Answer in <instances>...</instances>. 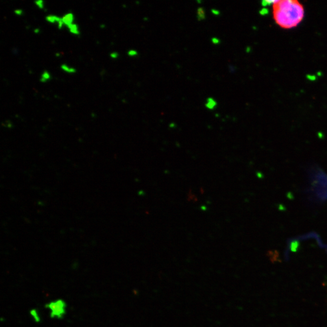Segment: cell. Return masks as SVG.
<instances>
[{"label": "cell", "mask_w": 327, "mask_h": 327, "mask_svg": "<svg viewBox=\"0 0 327 327\" xmlns=\"http://www.w3.org/2000/svg\"><path fill=\"white\" fill-rule=\"evenodd\" d=\"M68 29H69V31L70 34H72V35H76V36H78L80 35V29H79V26L76 23H73L72 24L70 25L69 27H67Z\"/></svg>", "instance_id": "52a82bcc"}, {"label": "cell", "mask_w": 327, "mask_h": 327, "mask_svg": "<svg viewBox=\"0 0 327 327\" xmlns=\"http://www.w3.org/2000/svg\"><path fill=\"white\" fill-rule=\"evenodd\" d=\"M45 19L47 23L58 24L62 20V17H60L55 15H48L45 17Z\"/></svg>", "instance_id": "5b68a950"}, {"label": "cell", "mask_w": 327, "mask_h": 327, "mask_svg": "<svg viewBox=\"0 0 327 327\" xmlns=\"http://www.w3.org/2000/svg\"><path fill=\"white\" fill-rule=\"evenodd\" d=\"M14 13L17 16H21V15H22L23 14V10L22 9H15L14 10Z\"/></svg>", "instance_id": "e0dca14e"}, {"label": "cell", "mask_w": 327, "mask_h": 327, "mask_svg": "<svg viewBox=\"0 0 327 327\" xmlns=\"http://www.w3.org/2000/svg\"><path fill=\"white\" fill-rule=\"evenodd\" d=\"M299 242L297 241H293L291 242L290 249L292 252H296L298 251V250L299 249Z\"/></svg>", "instance_id": "8fae6325"}, {"label": "cell", "mask_w": 327, "mask_h": 327, "mask_svg": "<svg viewBox=\"0 0 327 327\" xmlns=\"http://www.w3.org/2000/svg\"><path fill=\"white\" fill-rule=\"evenodd\" d=\"M211 43H212L213 44H215V45L219 44L221 43V40H220V39H219V38H216V37H213V38H212L211 39Z\"/></svg>", "instance_id": "9a60e30c"}, {"label": "cell", "mask_w": 327, "mask_h": 327, "mask_svg": "<svg viewBox=\"0 0 327 327\" xmlns=\"http://www.w3.org/2000/svg\"><path fill=\"white\" fill-rule=\"evenodd\" d=\"M62 20L63 21L64 26L66 27H69L70 25L74 23L75 16L72 12H68L62 17Z\"/></svg>", "instance_id": "3957f363"}, {"label": "cell", "mask_w": 327, "mask_h": 327, "mask_svg": "<svg viewBox=\"0 0 327 327\" xmlns=\"http://www.w3.org/2000/svg\"><path fill=\"white\" fill-rule=\"evenodd\" d=\"M55 56H57V57H58V56H60V53H56V54H55Z\"/></svg>", "instance_id": "ffe728a7"}, {"label": "cell", "mask_w": 327, "mask_h": 327, "mask_svg": "<svg viewBox=\"0 0 327 327\" xmlns=\"http://www.w3.org/2000/svg\"><path fill=\"white\" fill-rule=\"evenodd\" d=\"M60 68L62 70H63L64 72L68 73L73 74V73H75L76 72V69L75 68L70 67L65 64H62L60 66Z\"/></svg>", "instance_id": "9c48e42d"}, {"label": "cell", "mask_w": 327, "mask_h": 327, "mask_svg": "<svg viewBox=\"0 0 327 327\" xmlns=\"http://www.w3.org/2000/svg\"><path fill=\"white\" fill-rule=\"evenodd\" d=\"M100 27H101V28H104V27H105V25H104V24H102V25H101V26H100Z\"/></svg>", "instance_id": "44dd1931"}, {"label": "cell", "mask_w": 327, "mask_h": 327, "mask_svg": "<svg viewBox=\"0 0 327 327\" xmlns=\"http://www.w3.org/2000/svg\"><path fill=\"white\" fill-rule=\"evenodd\" d=\"M119 54L118 52H113L110 54V57L113 60L117 59L119 58Z\"/></svg>", "instance_id": "2e32d148"}, {"label": "cell", "mask_w": 327, "mask_h": 327, "mask_svg": "<svg viewBox=\"0 0 327 327\" xmlns=\"http://www.w3.org/2000/svg\"><path fill=\"white\" fill-rule=\"evenodd\" d=\"M34 3L38 9L41 10L44 9V1L43 0H36L34 1Z\"/></svg>", "instance_id": "7c38bea8"}, {"label": "cell", "mask_w": 327, "mask_h": 327, "mask_svg": "<svg viewBox=\"0 0 327 327\" xmlns=\"http://www.w3.org/2000/svg\"><path fill=\"white\" fill-rule=\"evenodd\" d=\"M39 32H40V29L39 28H36L34 29V33H35L36 34H38Z\"/></svg>", "instance_id": "d6986e66"}, {"label": "cell", "mask_w": 327, "mask_h": 327, "mask_svg": "<svg viewBox=\"0 0 327 327\" xmlns=\"http://www.w3.org/2000/svg\"><path fill=\"white\" fill-rule=\"evenodd\" d=\"M268 256H269V257H270L271 261L272 262L278 261V257H276H276H279V256H278V253H276V252H274V253H272V252L271 253V252H270V253H268Z\"/></svg>", "instance_id": "4fadbf2b"}, {"label": "cell", "mask_w": 327, "mask_h": 327, "mask_svg": "<svg viewBox=\"0 0 327 327\" xmlns=\"http://www.w3.org/2000/svg\"><path fill=\"white\" fill-rule=\"evenodd\" d=\"M272 18L283 29L297 27L305 17V8L297 0H281L272 2Z\"/></svg>", "instance_id": "6da1fadb"}, {"label": "cell", "mask_w": 327, "mask_h": 327, "mask_svg": "<svg viewBox=\"0 0 327 327\" xmlns=\"http://www.w3.org/2000/svg\"><path fill=\"white\" fill-rule=\"evenodd\" d=\"M211 13H212L213 15H216V16H219V15H221V12H220L219 10H218V9H211Z\"/></svg>", "instance_id": "ac0fdd59"}, {"label": "cell", "mask_w": 327, "mask_h": 327, "mask_svg": "<svg viewBox=\"0 0 327 327\" xmlns=\"http://www.w3.org/2000/svg\"><path fill=\"white\" fill-rule=\"evenodd\" d=\"M127 54L128 56H130V57H134V56H136L138 54V52L135 50H133V49H130L129 50L128 52H127Z\"/></svg>", "instance_id": "5bb4252c"}, {"label": "cell", "mask_w": 327, "mask_h": 327, "mask_svg": "<svg viewBox=\"0 0 327 327\" xmlns=\"http://www.w3.org/2000/svg\"><path fill=\"white\" fill-rule=\"evenodd\" d=\"M30 316L32 319L36 323H39L41 320V318L39 312L36 309H31L29 311Z\"/></svg>", "instance_id": "277c9868"}, {"label": "cell", "mask_w": 327, "mask_h": 327, "mask_svg": "<svg viewBox=\"0 0 327 327\" xmlns=\"http://www.w3.org/2000/svg\"><path fill=\"white\" fill-rule=\"evenodd\" d=\"M218 102L216 100L211 97H209L206 101V103L205 104L207 109L209 110H213L217 106Z\"/></svg>", "instance_id": "8992f818"}, {"label": "cell", "mask_w": 327, "mask_h": 327, "mask_svg": "<svg viewBox=\"0 0 327 327\" xmlns=\"http://www.w3.org/2000/svg\"><path fill=\"white\" fill-rule=\"evenodd\" d=\"M196 17H197V19L199 21H203L204 19H205L206 18V14H205V9L204 8L202 7H200L197 9V11H196Z\"/></svg>", "instance_id": "ba28073f"}, {"label": "cell", "mask_w": 327, "mask_h": 327, "mask_svg": "<svg viewBox=\"0 0 327 327\" xmlns=\"http://www.w3.org/2000/svg\"><path fill=\"white\" fill-rule=\"evenodd\" d=\"M51 79V75L47 70H44L41 75L39 81L42 83H45Z\"/></svg>", "instance_id": "30bf717a"}, {"label": "cell", "mask_w": 327, "mask_h": 327, "mask_svg": "<svg viewBox=\"0 0 327 327\" xmlns=\"http://www.w3.org/2000/svg\"><path fill=\"white\" fill-rule=\"evenodd\" d=\"M49 311V316L54 319H63L67 313V304L62 299H56L49 301L45 305Z\"/></svg>", "instance_id": "7a4b0ae2"}]
</instances>
